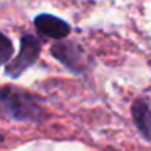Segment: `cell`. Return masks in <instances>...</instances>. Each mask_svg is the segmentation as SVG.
Returning a JSON list of instances; mask_svg holds the SVG:
<instances>
[{
  "mask_svg": "<svg viewBox=\"0 0 151 151\" xmlns=\"http://www.w3.org/2000/svg\"><path fill=\"white\" fill-rule=\"evenodd\" d=\"M0 140H2V137H0Z\"/></svg>",
  "mask_w": 151,
  "mask_h": 151,
  "instance_id": "52a82bcc",
  "label": "cell"
},
{
  "mask_svg": "<svg viewBox=\"0 0 151 151\" xmlns=\"http://www.w3.org/2000/svg\"><path fill=\"white\" fill-rule=\"evenodd\" d=\"M0 115L18 122H42L46 112L39 106V99L34 94L15 86L0 88Z\"/></svg>",
  "mask_w": 151,
  "mask_h": 151,
  "instance_id": "6da1fadb",
  "label": "cell"
},
{
  "mask_svg": "<svg viewBox=\"0 0 151 151\" xmlns=\"http://www.w3.org/2000/svg\"><path fill=\"white\" fill-rule=\"evenodd\" d=\"M132 115L141 135L151 140V106L145 99H137L132 106Z\"/></svg>",
  "mask_w": 151,
  "mask_h": 151,
  "instance_id": "5b68a950",
  "label": "cell"
},
{
  "mask_svg": "<svg viewBox=\"0 0 151 151\" xmlns=\"http://www.w3.org/2000/svg\"><path fill=\"white\" fill-rule=\"evenodd\" d=\"M34 26L42 36L50 37V39H63L70 34L72 28L67 21L60 20V18L54 17V15H37L34 18Z\"/></svg>",
  "mask_w": 151,
  "mask_h": 151,
  "instance_id": "277c9868",
  "label": "cell"
},
{
  "mask_svg": "<svg viewBox=\"0 0 151 151\" xmlns=\"http://www.w3.org/2000/svg\"><path fill=\"white\" fill-rule=\"evenodd\" d=\"M12 55H13V44L4 33H0V65L10 62Z\"/></svg>",
  "mask_w": 151,
  "mask_h": 151,
  "instance_id": "8992f818",
  "label": "cell"
},
{
  "mask_svg": "<svg viewBox=\"0 0 151 151\" xmlns=\"http://www.w3.org/2000/svg\"><path fill=\"white\" fill-rule=\"evenodd\" d=\"M41 41L33 34H23L21 36V44H20V52L13 60L7 63L5 73L12 78H18L21 73H24L34 62L37 60L41 54Z\"/></svg>",
  "mask_w": 151,
  "mask_h": 151,
  "instance_id": "7a4b0ae2",
  "label": "cell"
},
{
  "mask_svg": "<svg viewBox=\"0 0 151 151\" xmlns=\"http://www.w3.org/2000/svg\"><path fill=\"white\" fill-rule=\"evenodd\" d=\"M50 54L59 60L60 63L67 67L70 72L75 73H83L86 68V60H85V54H83L81 47L75 42H60L54 44L50 47Z\"/></svg>",
  "mask_w": 151,
  "mask_h": 151,
  "instance_id": "3957f363",
  "label": "cell"
}]
</instances>
